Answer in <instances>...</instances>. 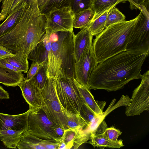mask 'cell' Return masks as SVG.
I'll return each instance as SVG.
<instances>
[{"instance_id": "cell-42", "label": "cell", "mask_w": 149, "mask_h": 149, "mask_svg": "<svg viewBox=\"0 0 149 149\" xmlns=\"http://www.w3.org/2000/svg\"><path fill=\"white\" fill-rule=\"evenodd\" d=\"M64 131L63 128L58 126H57L55 129L56 134L61 139L63 134Z\"/></svg>"}, {"instance_id": "cell-30", "label": "cell", "mask_w": 149, "mask_h": 149, "mask_svg": "<svg viewBox=\"0 0 149 149\" xmlns=\"http://www.w3.org/2000/svg\"><path fill=\"white\" fill-rule=\"evenodd\" d=\"M48 67L47 65H40L37 72L33 77L36 85L40 90L45 87L47 80V71Z\"/></svg>"}, {"instance_id": "cell-25", "label": "cell", "mask_w": 149, "mask_h": 149, "mask_svg": "<svg viewBox=\"0 0 149 149\" xmlns=\"http://www.w3.org/2000/svg\"><path fill=\"white\" fill-rule=\"evenodd\" d=\"M15 56L4 58L8 63L19 69L22 72L27 73L29 69L28 57L20 52L15 53Z\"/></svg>"}, {"instance_id": "cell-21", "label": "cell", "mask_w": 149, "mask_h": 149, "mask_svg": "<svg viewBox=\"0 0 149 149\" xmlns=\"http://www.w3.org/2000/svg\"><path fill=\"white\" fill-rule=\"evenodd\" d=\"M127 0H92L91 7L94 12L92 22L107 11L120 3H125Z\"/></svg>"}, {"instance_id": "cell-20", "label": "cell", "mask_w": 149, "mask_h": 149, "mask_svg": "<svg viewBox=\"0 0 149 149\" xmlns=\"http://www.w3.org/2000/svg\"><path fill=\"white\" fill-rule=\"evenodd\" d=\"M25 79L22 72H17L0 64V83L7 86L15 87Z\"/></svg>"}, {"instance_id": "cell-39", "label": "cell", "mask_w": 149, "mask_h": 149, "mask_svg": "<svg viewBox=\"0 0 149 149\" xmlns=\"http://www.w3.org/2000/svg\"><path fill=\"white\" fill-rule=\"evenodd\" d=\"M0 64L3 67L17 72H22L18 68L8 62L4 58H0Z\"/></svg>"}, {"instance_id": "cell-35", "label": "cell", "mask_w": 149, "mask_h": 149, "mask_svg": "<svg viewBox=\"0 0 149 149\" xmlns=\"http://www.w3.org/2000/svg\"><path fill=\"white\" fill-rule=\"evenodd\" d=\"M104 133L105 137L108 139L116 141L118 140V138L121 135L122 132L119 130L111 127L107 128Z\"/></svg>"}, {"instance_id": "cell-41", "label": "cell", "mask_w": 149, "mask_h": 149, "mask_svg": "<svg viewBox=\"0 0 149 149\" xmlns=\"http://www.w3.org/2000/svg\"><path fill=\"white\" fill-rule=\"evenodd\" d=\"M50 1V0H37L41 12Z\"/></svg>"}, {"instance_id": "cell-10", "label": "cell", "mask_w": 149, "mask_h": 149, "mask_svg": "<svg viewBox=\"0 0 149 149\" xmlns=\"http://www.w3.org/2000/svg\"><path fill=\"white\" fill-rule=\"evenodd\" d=\"M140 84L132 92L130 103L126 107L127 116L139 115L144 111L149 110V70L141 77Z\"/></svg>"}, {"instance_id": "cell-33", "label": "cell", "mask_w": 149, "mask_h": 149, "mask_svg": "<svg viewBox=\"0 0 149 149\" xmlns=\"http://www.w3.org/2000/svg\"><path fill=\"white\" fill-rule=\"evenodd\" d=\"M72 0H50L41 12L43 14L53 7L60 8L63 7H71Z\"/></svg>"}, {"instance_id": "cell-18", "label": "cell", "mask_w": 149, "mask_h": 149, "mask_svg": "<svg viewBox=\"0 0 149 149\" xmlns=\"http://www.w3.org/2000/svg\"><path fill=\"white\" fill-rule=\"evenodd\" d=\"M82 97L84 103L86 104L98 117H102L106 103L104 101H96L90 90L78 83L74 79Z\"/></svg>"}, {"instance_id": "cell-37", "label": "cell", "mask_w": 149, "mask_h": 149, "mask_svg": "<svg viewBox=\"0 0 149 149\" xmlns=\"http://www.w3.org/2000/svg\"><path fill=\"white\" fill-rule=\"evenodd\" d=\"M40 65L38 63L33 61L31 64L26 78L27 79L32 78L37 72Z\"/></svg>"}, {"instance_id": "cell-24", "label": "cell", "mask_w": 149, "mask_h": 149, "mask_svg": "<svg viewBox=\"0 0 149 149\" xmlns=\"http://www.w3.org/2000/svg\"><path fill=\"white\" fill-rule=\"evenodd\" d=\"M63 109L66 118L67 129H83L87 127L86 123L79 114L73 113Z\"/></svg>"}, {"instance_id": "cell-2", "label": "cell", "mask_w": 149, "mask_h": 149, "mask_svg": "<svg viewBox=\"0 0 149 149\" xmlns=\"http://www.w3.org/2000/svg\"><path fill=\"white\" fill-rule=\"evenodd\" d=\"M45 23L37 0H30L16 25L0 37V45L13 54L20 52L28 57L45 34Z\"/></svg>"}, {"instance_id": "cell-43", "label": "cell", "mask_w": 149, "mask_h": 149, "mask_svg": "<svg viewBox=\"0 0 149 149\" xmlns=\"http://www.w3.org/2000/svg\"><path fill=\"white\" fill-rule=\"evenodd\" d=\"M3 0H0V3L1 2V1H2Z\"/></svg>"}, {"instance_id": "cell-31", "label": "cell", "mask_w": 149, "mask_h": 149, "mask_svg": "<svg viewBox=\"0 0 149 149\" xmlns=\"http://www.w3.org/2000/svg\"><path fill=\"white\" fill-rule=\"evenodd\" d=\"M79 114L88 127L94 121L97 116L85 103H83L81 108Z\"/></svg>"}, {"instance_id": "cell-27", "label": "cell", "mask_w": 149, "mask_h": 149, "mask_svg": "<svg viewBox=\"0 0 149 149\" xmlns=\"http://www.w3.org/2000/svg\"><path fill=\"white\" fill-rule=\"evenodd\" d=\"M30 0H3L0 13V21L6 19L8 15L24 1Z\"/></svg>"}, {"instance_id": "cell-5", "label": "cell", "mask_w": 149, "mask_h": 149, "mask_svg": "<svg viewBox=\"0 0 149 149\" xmlns=\"http://www.w3.org/2000/svg\"><path fill=\"white\" fill-rule=\"evenodd\" d=\"M54 81L56 95L62 108L79 114L84 101L74 79L61 77L54 79Z\"/></svg>"}, {"instance_id": "cell-4", "label": "cell", "mask_w": 149, "mask_h": 149, "mask_svg": "<svg viewBox=\"0 0 149 149\" xmlns=\"http://www.w3.org/2000/svg\"><path fill=\"white\" fill-rule=\"evenodd\" d=\"M57 41L51 42L48 49V78L66 77L74 79L73 39L74 33L58 32Z\"/></svg>"}, {"instance_id": "cell-29", "label": "cell", "mask_w": 149, "mask_h": 149, "mask_svg": "<svg viewBox=\"0 0 149 149\" xmlns=\"http://www.w3.org/2000/svg\"><path fill=\"white\" fill-rule=\"evenodd\" d=\"M125 16L115 6L111 8L107 16L105 28L108 26L125 20Z\"/></svg>"}, {"instance_id": "cell-9", "label": "cell", "mask_w": 149, "mask_h": 149, "mask_svg": "<svg viewBox=\"0 0 149 149\" xmlns=\"http://www.w3.org/2000/svg\"><path fill=\"white\" fill-rule=\"evenodd\" d=\"M42 14L46 19L45 31L50 33L60 31L74 33L73 23L74 13L70 6L53 7Z\"/></svg>"}, {"instance_id": "cell-1", "label": "cell", "mask_w": 149, "mask_h": 149, "mask_svg": "<svg viewBox=\"0 0 149 149\" xmlns=\"http://www.w3.org/2000/svg\"><path fill=\"white\" fill-rule=\"evenodd\" d=\"M148 54L126 50L99 63L90 77L89 89L115 91L132 80L141 79V68Z\"/></svg>"}, {"instance_id": "cell-19", "label": "cell", "mask_w": 149, "mask_h": 149, "mask_svg": "<svg viewBox=\"0 0 149 149\" xmlns=\"http://www.w3.org/2000/svg\"><path fill=\"white\" fill-rule=\"evenodd\" d=\"M48 140L41 139L25 131L22 135L17 148L19 149H46Z\"/></svg>"}, {"instance_id": "cell-8", "label": "cell", "mask_w": 149, "mask_h": 149, "mask_svg": "<svg viewBox=\"0 0 149 149\" xmlns=\"http://www.w3.org/2000/svg\"><path fill=\"white\" fill-rule=\"evenodd\" d=\"M139 10L126 50L140 51L149 54V10L142 6Z\"/></svg>"}, {"instance_id": "cell-13", "label": "cell", "mask_w": 149, "mask_h": 149, "mask_svg": "<svg viewBox=\"0 0 149 149\" xmlns=\"http://www.w3.org/2000/svg\"><path fill=\"white\" fill-rule=\"evenodd\" d=\"M107 127L106 122L103 120L95 129L92 130L91 138L88 143L94 147L101 148H120L123 146L124 145L122 139L113 141L105 137L104 133Z\"/></svg>"}, {"instance_id": "cell-17", "label": "cell", "mask_w": 149, "mask_h": 149, "mask_svg": "<svg viewBox=\"0 0 149 149\" xmlns=\"http://www.w3.org/2000/svg\"><path fill=\"white\" fill-rule=\"evenodd\" d=\"M29 1H24L18 6L0 24V37L8 33L16 25L27 7Z\"/></svg>"}, {"instance_id": "cell-36", "label": "cell", "mask_w": 149, "mask_h": 149, "mask_svg": "<svg viewBox=\"0 0 149 149\" xmlns=\"http://www.w3.org/2000/svg\"><path fill=\"white\" fill-rule=\"evenodd\" d=\"M130 3V8L131 10H140L144 6L149 10V0H127Z\"/></svg>"}, {"instance_id": "cell-7", "label": "cell", "mask_w": 149, "mask_h": 149, "mask_svg": "<svg viewBox=\"0 0 149 149\" xmlns=\"http://www.w3.org/2000/svg\"><path fill=\"white\" fill-rule=\"evenodd\" d=\"M43 106L37 109L29 108L28 126L26 131L43 140H54L59 142L61 138L55 132L57 126L49 119Z\"/></svg>"}, {"instance_id": "cell-12", "label": "cell", "mask_w": 149, "mask_h": 149, "mask_svg": "<svg viewBox=\"0 0 149 149\" xmlns=\"http://www.w3.org/2000/svg\"><path fill=\"white\" fill-rule=\"evenodd\" d=\"M18 86L20 88L22 95L30 108L37 109L43 106L40 90L33 77L30 79L25 78Z\"/></svg>"}, {"instance_id": "cell-28", "label": "cell", "mask_w": 149, "mask_h": 149, "mask_svg": "<svg viewBox=\"0 0 149 149\" xmlns=\"http://www.w3.org/2000/svg\"><path fill=\"white\" fill-rule=\"evenodd\" d=\"M91 131L88 127L79 130L73 141V145L72 148L77 149L81 145L90 140Z\"/></svg>"}, {"instance_id": "cell-14", "label": "cell", "mask_w": 149, "mask_h": 149, "mask_svg": "<svg viewBox=\"0 0 149 149\" xmlns=\"http://www.w3.org/2000/svg\"><path fill=\"white\" fill-rule=\"evenodd\" d=\"M30 109L17 115H9L0 113V132L10 128L17 131L27 130Z\"/></svg>"}, {"instance_id": "cell-11", "label": "cell", "mask_w": 149, "mask_h": 149, "mask_svg": "<svg viewBox=\"0 0 149 149\" xmlns=\"http://www.w3.org/2000/svg\"><path fill=\"white\" fill-rule=\"evenodd\" d=\"M97 65L93 47L87 49L79 60L75 62L74 79L79 84L89 89V79Z\"/></svg>"}, {"instance_id": "cell-34", "label": "cell", "mask_w": 149, "mask_h": 149, "mask_svg": "<svg viewBox=\"0 0 149 149\" xmlns=\"http://www.w3.org/2000/svg\"><path fill=\"white\" fill-rule=\"evenodd\" d=\"M92 0H72L71 7L74 13L91 7Z\"/></svg>"}, {"instance_id": "cell-26", "label": "cell", "mask_w": 149, "mask_h": 149, "mask_svg": "<svg viewBox=\"0 0 149 149\" xmlns=\"http://www.w3.org/2000/svg\"><path fill=\"white\" fill-rule=\"evenodd\" d=\"M110 9L107 11L88 25L90 31L93 36H97L105 28L107 16Z\"/></svg>"}, {"instance_id": "cell-32", "label": "cell", "mask_w": 149, "mask_h": 149, "mask_svg": "<svg viewBox=\"0 0 149 149\" xmlns=\"http://www.w3.org/2000/svg\"><path fill=\"white\" fill-rule=\"evenodd\" d=\"M80 129H81L69 128L64 130L60 141L64 142L66 145V149L72 148L76 135Z\"/></svg>"}, {"instance_id": "cell-40", "label": "cell", "mask_w": 149, "mask_h": 149, "mask_svg": "<svg viewBox=\"0 0 149 149\" xmlns=\"http://www.w3.org/2000/svg\"><path fill=\"white\" fill-rule=\"evenodd\" d=\"M9 98V93L0 86V99H8Z\"/></svg>"}, {"instance_id": "cell-16", "label": "cell", "mask_w": 149, "mask_h": 149, "mask_svg": "<svg viewBox=\"0 0 149 149\" xmlns=\"http://www.w3.org/2000/svg\"><path fill=\"white\" fill-rule=\"evenodd\" d=\"M50 33L45 31V33L28 56V59L37 62L40 65L48 66V45Z\"/></svg>"}, {"instance_id": "cell-15", "label": "cell", "mask_w": 149, "mask_h": 149, "mask_svg": "<svg viewBox=\"0 0 149 149\" xmlns=\"http://www.w3.org/2000/svg\"><path fill=\"white\" fill-rule=\"evenodd\" d=\"M93 36L88 25L81 29L73 37L74 56L75 62L78 61L85 51L92 47Z\"/></svg>"}, {"instance_id": "cell-23", "label": "cell", "mask_w": 149, "mask_h": 149, "mask_svg": "<svg viewBox=\"0 0 149 149\" xmlns=\"http://www.w3.org/2000/svg\"><path fill=\"white\" fill-rule=\"evenodd\" d=\"M94 15V11L91 7L74 13L73 28L81 29L87 26L91 22Z\"/></svg>"}, {"instance_id": "cell-38", "label": "cell", "mask_w": 149, "mask_h": 149, "mask_svg": "<svg viewBox=\"0 0 149 149\" xmlns=\"http://www.w3.org/2000/svg\"><path fill=\"white\" fill-rule=\"evenodd\" d=\"M15 54L3 45H0V58H7L15 56Z\"/></svg>"}, {"instance_id": "cell-22", "label": "cell", "mask_w": 149, "mask_h": 149, "mask_svg": "<svg viewBox=\"0 0 149 149\" xmlns=\"http://www.w3.org/2000/svg\"><path fill=\"white\" fill-rule=\"evenodd\" d=\"M24 132L8 128L0 132V140L7 148H16Z\"/></svg>"}, {"instance_id": "cell-3", "label": "cell", "mask_w": 149, "mask_h": 149, "mask_svg": "<svg viewBox=\"0 0 149 149\" xmlns=\"http://www.w3.org/2000/svg\"><path fill=\"white\" fill-rule=\"evenodd\" d=\"M138 17L111 24L96 36L92 47L97 64L126 50Z\"/></svg>"}, {"instance_id": "cell-6", "label": "cell", "mask_w": 149, "mask_h": 149, "mask_svg": "<svg viewBox=\"0 0 149 149\" xmlns=\"http://www.w3.org/2000/svg\"><path fill=\"white\" fill-rule=\"evenodd\" d=\"M40 90L43 107L49 119L57 126L67 129L63 109L56 91L54 79L48 78L45 87Z\"/></svg>"}]
</instances>
